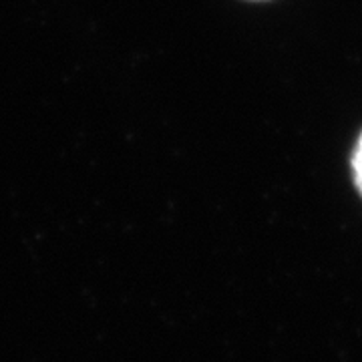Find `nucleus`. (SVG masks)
Masks as SVG:
<instances>
[{"instance_id":"2","label":"nucleus","mask_w":362,"mask_h":362,"mask_svg":"<svg viewBox=\"0 0 362 362\" xmlns=\"http://www.w3.org/2000/svg\"><path fill=\"white\" fill-rule=\"evenodd\" d=\"M247 2H266V0H247Z\"/></svg>"},{"instance_id":"1","label":"nucleus","mask_w":362,"mask_h":362,"mask_svg":"<svg viewBox=\"0 0 362 362\" xmlns=\"http://www.w3.org/2000/svg\"><path fill=\"white\" fill-rule=\"evenodd\" d=\"M352 177H354V185L358 194L362 195V133L358 135V141L352 151Z\"/></svg>"}]
</instances>
